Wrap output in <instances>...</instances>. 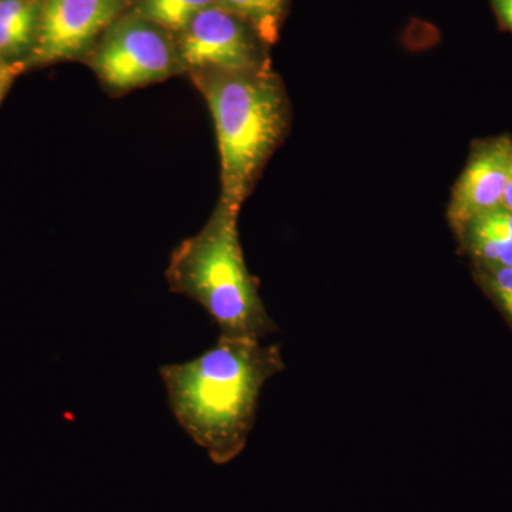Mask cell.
<instances>
[{
  "instance_id": "obj_1",
  "label": "cell",
  "mask_w": 512,
  "mask_h": 512,
  "mask_svg": "<svg viewBox=\"0 0 512 512\" xmlns=\"http://www.w3.org/2000/svg\"><path fill=\"white\" fill-rule=\"evenodd\" d=\"M285 369L278 345L222 336L190 362L165 365L161 379L175 419L215 464L242 453L265 383Z\"/></svg>"
},
{
  "instance_id": "obj_2",
  "label": "cell",
  "mask_w": 512,
  "mask_h": 512,
  "mask_svg": "<svg viewBox=\"0 0 512 512\" xmlns=\"http://www.w3.org/2000/svg\"><path fill=\"white\" fill-rule=\"evenodd\" d=\"M191 79L214 121L221 164L220 201L241 210L289 126L284 83L269 63L245 72Z\"/></svg>"
},
{
  "instance_id": "obj_3",
  "label": "cell",
  "mask_w": 512,
  "mask_h": 512,
  "mask_svg": "<svg viewBox=\"0 0 512 512\" xmlns=\"http://www.w3.org/2000/svg\"><path fill=\"white\" fill-rule=\"evenodd\" d=\"M239 212L218 200L201 231L174 249L165 276L170 291L201 305L222 336L261 340L274 333L276 325L245 264Z\"/></svg>"
},
{
  "instance_id": "obj_4",
  "label": "cell",
  "mask_w": 512,
  "mask_h": 512,
  "mask_svg": "<svg viewBox=\"0 0 512 512\" xmlns=\"http://www.w3.org/2000/svg\"><path fill=\"white\" fill-rule=\"evenodd\" d=\"M90 56L100 82L114 93L163 82L181 72L173 33L130 9L101 36Z\"/></svg>"
},
{
  "instance_id": "obj_5",
  "label": "cell",
  "mask_w": 512,
  "mask_h": 512,
  "mask_svg": "<svg viewBox=\"0 0 512 512\" xmlns=\"http://www.w3.org/2000/svg\"><path fill=\"white\" fill-rule=\"evenodd\" d=\"M175 40L181 72L191 77L245 72L269 63L264 42L251 26L220 5L198 13Z\"/></svg>"
},
{
  "instance_id": "obj_6",
  "label": "cell",
  "mask_w": 512,
  "mask_h": 512,
  "mask_svg": "<svg viewBox=\"0 0 512 512\" xmlns=\"http://www.w3.org/2000/svg\"><path fill=\"white\" fill-rule=\"evenodd\" d=\"M131 0H43L39 32L26 67L79 60L92 55Z\"/></svg>"
},
{
  "instance_id": "obj_7",
  "label": "cell",
  "mask_w": 512,
  "mask_h": 512,
  "mask_svg": "<svg viewBox=\"0 0 512 512\" xmlns=\"http://www.w3.org/2000/svg\"><path fill=\"white\" fill-rule=\"evenodd\" d=\"M511 167L512 138H491L474 148L454 185L447 212L458 235L478 215L501 207Z\"/></svg>"
},
{
  "instance_id": "obj_8",
  "label": "cell",
  "mask_w": 512,
  "mask_h": 512,
  "mask_svg": "<svg viewBox=\"0 0 512 512\" xmlns=\"http://www.w3.org/2000/svg\"><path fill=\"white\" fill-rule=\"evenodd\" d=\"M43 0H0V62L22 63L35 47Z\"/></svg>"
},
{
  "instance_id": "obj_9",
  "label": "cell",
  "mask_w": 512,
  "mask_h": 512,
  "mask_svg": "<svg viewBox=\"0 0 512 512\" xmlns=\"http://www.w3.org/2000/svg\"><path fill=\"white\" fill-rule=\"evenodd\" d=\"M468 249L491 269L512 266V211L504 207L478 215L461 232Z\"/></svg>"
},
{
  "instance_id": "obj_10",
  "label": "cell",
  "mask_w": 512,
  "mask_h": 512,
  "mask_svg": "<svg viewBox=\"0 0 512 512\" xmlns=\"http://www.w3.org/2000/svg\"><path fill=\"white\" fill-rule=\"evenodd\" d=\"M220 0H131L130 10L177 36L202 10Z\"/></svg>"
},
{
  "instance_id": "obj_11",
  "label": "cell",
  "mask_w": 512,
  "mask_h": 512,
  "mask_svg": "<svg viewBox=\"0 0 512 512\" xmlns=\"http://www.w3.org/2000/svg\"><path fill=\"white\" fill-rule=\"evenodd\" d=\"M288 0H220V6L251 26L264 45L278 39Z\"/></svg>"
},
{
  "instance_id": "obj_12",
  "label": "cell",
  "mask_w": 512,
  "mask_h": 512,
  "mask_svg": "<svg viewBox=\"0 0 512 512\" xmlns=\"http://www.w3.org/2000/svg\"><path fill=\"white\" fill-rule=\"evenodd\" d=\"M488 285L501 308L512 320V266L493 269Z\"/></svg>"
},
{
  "instance_id": "obj_13",
  "label": "cell",
  "mask_w": 512,
  "mask_h": 512,
  "mask_svg": "<svg viewBox=\"0 0 512 512\" xmlns=\"http://www.w3.org/2000/svg\"><path fill=\"white\" fill-rule=\"evenodd\" d=\"M25 67V64L22 63L0 62V101H2L5 94L8 93L13 79H15L18 73L22 72Z\"/></svg>"
},
{
  "instance_id": "obj_14",
  "label": "cell",
  "mask_w": 512,
  "mask_h": 512,
  "mask_svg": "<svg viewBox=\"0 0 512 512\" xmlns=\"http://www.w3.org/2000/svg\"><path fill=\"white\" fill-rule=\"evenodd\" d=\"M493 3L504 25L512 30V0H493Z\"/></svg>"
},
{
  "instance_id": "obj_15",
  "label": "cell",
  "mask_w": 512,
  "mask_h": 512,
  "mask_svg": "<svg viewBox=\"0 0 512 512\" xmlns=\"http://www.w3.org/2000/svg\"><path fill=\"white\" fill-rule=\"evenodd\" d=\"M501 207L512 211V167L510 171V177H508L507 187H505L503 204H501Z\"/></svg>"
}]
</instances>
